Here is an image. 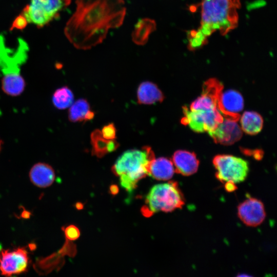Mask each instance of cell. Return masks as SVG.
<instances>
[{"instance_id": "d4e9b609", "label": "cell", "mask_w": 277, "mask_h": 277, "mask_svg": "<svg viewBox=\"0 0 277 277\" xmlns=\"http://www.w3.org/2000/svg\"><path fill=\"white\" fill-rule=\"evenodd\" d=\"M27 22L25 19L20 15L14 21L12 28H16L17 29H23L27 25Z\"/></svg>"}, {"instance_id": "8992f818", "label": "cell", "mask_w": 277, "mask_h": 277, "mask_svg": "<svg viewBox=\"0 0 277 277\" xmlns=\"http://www.w3.org/2000/svg\"><path fill=\"white\" fill-rule=\"evenodd\" d=\"M213 164L216 170L215 176L222 182L234 184L243 182L249 171L247 161L228 154L216 155Z\"/></svg>"}, {"instance_id": "4fadbf2b", "label": "cell", "mask_w": 277, "mask_h": 277, "mask_svg": "<svg viewBox=\"0 0 277 277\" xmlns=\"http://www.w3.org/2000/svg\"><path fill=\"white\" fill-rule=\"evenodd\" d=\"M172 162L175 171L185 176L195 173L199 165V161L196 155L186 150L176 151L172 156Z\"/></svg>"}, {"instance_id": "5bb4252c", "label": "cell", "mask_w": 277, "mask_h": 277, "mask_svg": "<svg viewBox=\"0 0 277 277\" xmlns=\"http://www.w3.org/2000/svg\"><path fill=\"white\" fill-rule=\"evenodd\" d=\"M31 182L36 186L46 188L51 186L54 182L55 174L53 168L45 163L34 164L29 171Z\"/></svg>"}, {"instance_id": "5b68a950", "label": "cell", "mask_w": 277, "mask_h": 277, "mask_svg": "<svg viewBox=\"0 0 277 277\" xmlns=\"http://www.w3.org/2000/svg\"><path fill=\"white\" fill-rule=\"evenodd\" d=\"M71 2V0H31L21 14L27 23L43 27L53 19Z\"/></svg>"}, {"instance_id": "7402d4cb", "label": "cell", "mask_w": 277, "mask_h": 277, "mask_svg": "<svg viewBox=\"0 0 277 277\" xmlns=\"http://www.w3.org/2000/svg\"><path fill=\"white\" fill-rule=\"evenodd\" d=\"M53 106L57 109L62 110L69 108L74 102V95L67 86L57 89L52 97Z\"/></svg>"}, {"instance_id": "83f0119b", "label": "cell", "mask_w": 277, "mask_h": 277, "mask_svg": "<svg viewBox=\"0 0 277 277\" xmlns=\"http://www.w3.org/2000/svg\"><path fill=\"white\" fill-rule=\"evenodd\" d=\"M23 213H22V216L24 218L29 217L30 213L28 211H25Z\"/></svg>"}, {"instance_id": "44dd1931", "label": "cell", "mask_w": 277, "mask_h": 277, "mask_svg": "<svg viewBox=\"0 0 277 277\" xmlns=\"http://www.w3.org/2000/svg\"><path fill=\"white\" fill-rule=\"evenodd\" d=\"M240 118L241 128L246 133L254 135L261 131L263 120L258 113L251 111H245Z\"/></svg>"}, {"instance_id": "9c48e42d", "label": "cell", "mask_w": 277, "mask_h": 277, "mask_svg": "<svg viewBox=\"0 0 277 277\" xmlns=\"http://www.w3.org/2000/svg\"><path fill=\"white\" fill-rule=\"evenodd\" d=\"M28 263V252L23 248L1 251L0 271L4 275L9 276L27 271Z\"/></svg>"}, {"instance_id": "ffe728a7", "label": "cell", "mask_w": 277, "mask_h": 277, "mask_svg": "<svg viewBox=\"0 0 277 277\" xmlns=\"http://www.w3.org/2000/svg\"><path fill=\"white\" fill-rule=\"evenodd\" d=\"M156 29V23L153 19L144 18L140 19L134 26L132 34L133 42L138 45L145 44L149 35Z\"/></svg>"}, {"instance_id": "7c38bea8", "label": "cell", "mask_w": 277, "mask_h": 277, "mask_svg": "<svg viewBox=\"0 0 277 277\" xmlns=\"http://www.w3.org/2000/svg\"><path fill=\"white\" fill-rule=\"evenodd\" d=\"M208 133L216 143L230 145L241 138L242 130L236 121L224 117L223 121Z\"/></svg>"}, {"instance_id": "2e32d148", "label": "cell", "mask_w": 277, "mask_h": 277, "mask_svg": "<svg viewBox=\"0 0 277 277\" xmlns=\"http://www.w3.org/2000/svg\"><path fill=\"white\" fill-rule=\"evenodd\" d=\"M137 102L140 104L151 105L162 102L164 95L156 85L151 82L140 84L137 91Z\"/></svg>"}, {"instance_id": "4316f807", "label": "cell", "mask_w": 277, "mask_h": 277, "mask_svg": "<svg viewBox=\"0 0 277 277\" xmlns=\"http://www.w3.org/2000/svg\"><path fill=\"white\" fill-rule=\"evenodd\" d=\"M110 191L112 194H116L118 191L117 187L116 186L111 187Z\"/></svg>"}, {"instance_id": "e0dca14e", "label": "cell", "mask_w": 277, "mask_h": 277, "mask_svg": "<svg viewBox=\"0 0 277 277\" xmlns=\"http://www.w3.org/2000/svg\"><path fill=\"white\" fill-rule=\"evenodd\" d=\"M91 143L92 154L98 157H102L106 154L115 150L119 146V144L115 139L105 138L98 129H96L92 132Z\"/></svg>"}, {"instance_id": "9a60e30c", "label": "cell", "mask_w": 277, "mask_h": 277, "mask_svg": "<svg viewBox=\"0 0 277 277\" xmlns=\"http://www.w3.org/2000/svg\"><path fill=\"white\" fill-rule=\"evenodd\" d=\"M1 85L3 91L7 95L17 96L24 91L26 82L19 71H13L4 74Z\"/></svg>"}, {"instance_id": "ba28073f", "label": "cell", "mask_w": 277, "mask_h": 277, "mask_svg": "<svg viewBox=\"0 0 277 277\" xmlns=\"http://www.w3.org/2000/svg\"><path fill=\"white\" fill-rule=\"evenodd\" d=\"M28 47L22 38L17 39L16 48L7 47L5 38L0 35V69L4 74L8 72L19 70L18 65L27 57Z\"/></svg>"}, {"instance_id": "603a6c76", "label": "cell", "mask_w": 277, "mask_h": 277, "mask_svg": "<svg viewBox=\"0 0 277 277\" xmlns=\"http://www.w3.org/2000/svg\"><path fill=\"white\" fill-rule=\"evenodd\" d=\"M64 234L67 239L70 241L77 240L80 235L78 228L74 225H70L64 229Z\"/></svg>"}, {"instance_id": "7a4b0ae2", "label": "cell", "mask_w": 277, "mask_h": 277, "mask_svg": "<svg viewBox=\"0 0 277 277\" xmlns=\"http://www.w3.org/2000/svg\"><path fill=\"white\" fill-rule=\"evenodd\" d=\"M240 0H202L201 25L188 33V48L194 50L207 43V39L218 31L226 35L238 25Z\"/></svg>"}, {"instance_id": "ac0fdd59", "label": "cell", "mask_w": 277, "mask_h": 277, "mask_svg": "<svg viewBox=\"0 0 277 277\" xmlns=\"http://www.w3.org/2000/svg\"><path fill=\"white\" fill-rule=\"evenodd\" d=\"M175 168L172 162L166 157L154 159L151 162L149 175L154 179L166 181L173 175Z\"/></svg>"}, {"instance_id": "f1b7e54d", "label": "cell", "mask_w": 277, "mask_h": 277, "mask_svg": "<svg viewBox=\"0 0 277 277\" xmlns=\"http://www.w3.org/2000/svg\"><path fill=\"white\" fill-rule=\"evenodd\" d=\"M2 144H3V142L0 138V152H1V150H2Z\"/></svg>"}, {"instance_id": "52a82bcc", "label": "cell", "mask_w": 277, "mask_h": 277, "mask_svg": "<svg viewBox=\"0 0 277 277\" xmlns=\"http://www.w3.org/2000/svg\"><path fill=\"white\" fill-rule=\"evenodd\" d=\"M182 123L196 132H210L221 123L224 116L218 108L212 109L191 110L183 107Z\"/></svg>"}, {"instance_id": "d6986e66", "label": "cell", "mask_w": 277, "mask_h": 277, "mask_svg": "<svg viewBox=\"0 0 277 277\" xmlns=\"http://www.w3.org/2000/svg\"><path fill=\"white\" fill-rule=\"evenodd\" d=\"M94 112L90 110L88 101L84 98L77 100L70 106L68 119L71 122H81L92 120Z\"/></svg>"}, {"instance_id": "30bf717a", "label": "cell", "mask_w": 277, "mask_h": 277, "mask_svg": "<svg viewBox=\"0 0 277 277\" xmlns=\"http://www.w3.org/2000/svg\"><path fill=\"white\" fill-rule=\"evenodd\" d=\"M244 99L238 91L229 89L220 93L217 108L224 117L238 121L244 108Z\"/></svg>"}, {"instance_id": "277c9868", "label": "cell", "mask_w": 277, "mask_h": 277, "mask_svg": "<svg viewBox=\"0 0 277 277\" xmlns=\"http://www.w3.org/2000/svg\"><path fill=\"white\" fill-rule=\"evenodd\" d=\"M145 203L142 211L149 216L159 211L171 212L182 208L184 200L177 183L170 182L153 186L146 196Z\"/></svg>"}, {"instance_id": "3957f363", "label": "cell", "mask_w": 277, "mask_h": 277, "mask_svg": "<svg viewBox=\"0 0 277 277\" xmlns=\"http://www.w3.org/2000/svg\"><path fill=\"white\" fill-rule=\"evenodd\" d=\"M155 159L150 147L145 146L140 149H131L124 152L112 167L113 173L120 177V184L131 192L141 179L149 175L150 166Z\"/></svg>"}, {"instance_id": "6da1fadb", "label": "cell", "mask_w": 277, "mask_h": 277, "mask_svg": "<svg viewBox=\"0 0 277 277\" xmlns=\"http://www.w3.org/2000/svg\"><path fill=\"white\" fill-rule=\"evenodd\" d=\"M76 8L65 34L76 48L87 50L102 42L109 29L120 27L126 13L123 0H76Z\"/></svg>"}, {"instance_id": "8fae6325", "label": "cell", "mask_w": 277, "mask_h": 277, "mask_svg": "<svg viewBox=\"0 0 277 277\" xmlns=\"http://www.w3.org/2000/svg\"><path fill=\"white\" fill-rule=\"evenodd\" d=\"M238 214L245 225L252 227L260 225L266 216L263 203L258 199L251 197L239 205Z\"/></svg>"}, {"instance_id": "cb8c5ba5", "label": "cell", "mask_w": 277, "mask_h": 277, "mask_svg": "<svg viewBox=\"0 0 277 277\" xmlns=\"http://www.w3.org/2000/svg\"><path fill=\"white\" fill-rule=\"evenodd\" d=\"M101 131L102 136L107 140H114L116 137V130L113 123L104 126Z\"/></svg>"}, {"instance_id": "484cf974", "label": "cell", "mask_w": 277, "mask_h": 277, "mask_svg": "<svg viewBox=\"0 0 277 277\" xmlns=\"http://www.w3.org/2000/svg\"><path fill=\"white\" fill-rule=\"evenodd\" d=\"M225 188L228 191H232L235 189V184L232 183H226Z\"/></svg>"}]
</instances>
